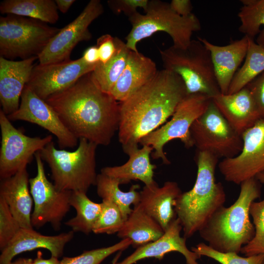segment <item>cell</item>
<instances>
[{
	"mask_svg": "<svg viewBox=\"0 0 264 264\" xmlns=\"http://www.w3.org/2000/svg\"><path fill=\"white\" fill-rule=\"evenodd\" d=\"M250 90L259 109L262 118H264V71L246 86Z\"/></svg>",
	"mask_w": 264,
	"mask_h": 264,
	"instance_id": "cell-40",
	"label": "cell"
},
{
	"mask_svg": "<svg viewBox=\"0 0 264 264\" xmlns=\"http://www.w3.org/2000/svg\"><path fill=\"white\" fill-rule=\"evenodd\" d=\"M21 227L5 200L0 197V249L2 251L18 233Z\"/></svg>",
	"mask_w": 264,
	"mask_h": 264,
	"instance_id": "cell-37",
	"label": "cell"
},
{
	"mask_svg": "<svg viewBox=\"0 0 264 264\" xmlns=\"http://www.w3.org/2000/svg\"><path fill=\"white\" fill-rule=\"evenodd\" d=\"M264 71V47L249 38L247 53L242 66L235 74L229 86L228 94L245 87Z\"/></svg>",
	"mask_w": 264,
	"mask_h": 264,
	"instance_id": "cell-31",
	"label": "cell"
},
{
	"mask_svg": "<svg viewBox=\"0 0 264 264\" xmlns=\"http://www.w3.org/2000/svg\"><path fill=\"white\" fill-rule=\"evenodd\" d=\"M250 215L253 220L255 234L251 240L242 248L241 252L245 256L264 255V198L252 203Z\"/></svg>",
	"mask_w": 264,
	"mask_h": 264,
	"instance_id": "cell-33",
	"label": "cell"
},
{
	"mask_svg": "<svg viewBox=\"0 0 264 264\" xmlns=\"http://www.w3.org/2000/svg\"><path fill=\"white\" fill-rule=\"evenodd\" d=\"M149 2L148 0H109L108 4L114 13L123 12L130 17L137 12L138 8H142L145 11Z\"/></svg>",
	"mask_w": 264,
	"mask_h": 264,
	"instance_id": "cell-38",
	"label": "cell"
},
{
	"mask_svg": "<svg viewBox=\"0 0 264 264\" xmlns=\"http://www.w3.org/2000/svg\"><path fill=\"white\" fill-rule=\"evenodd\" d=\"M0 178L10 177L26 168L33 155L52 141V136L29 137L16 129L0 110Z\"/></svg>",
	"mask_w": 264,
	"mask_h": 264,
	"instance_id": "cell-12",
	"label": "cell"
},
{
	"mask_svg": "<svg viewBox=\"0 0 264 264\" xmlns=\"http://www.w3.org/2000/svg\"><path fill=\"white\" fill-rule=\"evenodd\" d=\"M97 146L80 138L77 149L70 152L56 149L52 141L39 152L49 167L51 178L58 189L87 193L96 184Z\"/></svg>",
	"mask_w": 264,
	"mask_h": 264,
	"instance_id": "cell-5",
	"label": "cell"
},
{
	"mask_svg": "<svg viewBox=\"0 0 264 264\" xmlns=\"http://www.w3.org/2000/svg\"><path fill=\"white\" fill-rule=\"evenodd\" d=\"M34 264H60V261L58 258L51 256L48 259H44L43 257V253L38 251L36 258L33 260Z\"/></svg>",
	"mask_w": 264,
	"mask_h": 264,
	"instance_id": "cell-43",
	"label": "cell"
},
{
	"mask_svg": "<svg viewBox=\"0 0 264 264\" xmlns=\"http://www.w3.org/2000/svg\"><path fill=\"white\" fill-rule=\"evenodd\" d=\"M238 14L239 31L250 39L257 36L256 43L264 47V0H242Z\"/></svg>",
	"mask_w": 264,
	"mask_h": 264,
	"instance_id": "cell-32",
	"label": "cell"
},
{
	"mask_svg": "<svg viewBox=\"0 0 264 264\" xmlns=\"http://www.w3.org/2000/svg\"><path fill=\"white\" fill-rule=\"evenodd\" d=\"M259 181L252 178L242 182L239 196L231 206H222L198 231L212 248L222 252L238 254L253 238L255 228L250 219L252 203L261 195Z\"/></svg>",
	"mask_w": 264,
	"mask_h": 264,
	"instance_id": "cell-3",
	"label": "cell"
},
{
	"mask_svg": "<svg viewBox=\"0 0 264 264\" xmlns=\"http://www.w3.org/2000/svg\"><path fill=\"white\" fill-rule=\"evenodd\" d=\"M191 250L200 257H209L220 264H263L264 262V254L243 257L233 252L218 251L203 242L192 247Z\"/></svg>",
	"mask_w": 264,
	"mask_h": 264,
	"instance_id": "cell-36",
	"label": "cell"
},
{
	"mask_svg": "<svg viewBox=\"0 0 264 264\" xmlns=\"http://www.w3.org/2000/svg\"><path fill=\"white\" fill-rule=\"evenodd\" d=\"M29 179L25 168L10 177L0 179V197L6 202L21 228L32 229L33 200L30 191Z\"/></svg>",
	"mask_w": 264,
	"mask_h": 264,
	"instance_id": "cell-24",
	"label": "cell"
},
{
	"mask_svg": "<svg viewBox=\"0 0 264 264\" xmlns=\"http://www.w3.org/2000/svg\"><path fill=\"white\" fill-rule=\"evenodd\" d=\"M132 244L130 239H123L109 246L84 251L75 257H64L60 261V264H100L111 254L126 249Z\"/></svg>",
	"mask_w": 264,
	"mask_h": 264,
	"instance_id": "cell-35",
	"label": "cell"
},
{
	"mask_svg": "<svg viewBox=\"0 0 264 264\" xmlns=\"http://www.w3.org/2000/svg\"><path fill=\"white\" fill-rule=\"evenodd\" d=\"M196 159L198 169L194 185L180 194L175 207L186 239L198 232L226 200L222 184L216 181L219 158L210 153L198 151Z\"/></svg>",
	"mask_w": 264,
	"mask_h": 264,
	"instance_id": "cell-4",
	"label": "cell"
},
{
	"mask_svg": "<svg viewBox=\"0 0 264 264\" xmlns=\"http://www.w3.org/2000/svg\"><path fill=\"white\" fill-rule=\"evenodd\" d=\"M139 192V205L165 231L177 218L175 207L182 193L177 183L167 181L159 187L156 183L151 186H145Z\"/></svg>",
	"mask_w": 264,
	"mask_h": 264,
	"instance_id": "cell-22",
	"label": "cell"
},
{
	"mask_svg": "<svg viewBox=\"0 0 264 264\" xmlns=\"http://www.w3.org/2000/svg\"><path fill=\"white\" fill-rule=\"evenodd\" d=\"M212 98L202 94H187L179 103L170 120L142 138L139 143L153 149V159H161L164 164H169L164 152L166 144L174 139H179L184 146H194L190 129L195 121L207 109Z\"/></svg>",
	"mask_w": 264,
	"mask_h": 264,
	"instance_id": "cell-9",
	"label": "cell"
},
{
	"mask_svg": "<svg viewBox=\"0 0 264 264\" xmlns=\"http://www.w3.org/2000/svg\"><path fill=\"white\" fill-rule=\"evenodd\" d=\"M121 255V251H119L118 254L114 257L112 261L111 264H116L118 262V260Z\"/></svg>",
	"mask_w": 264,
	"mask_h": 264,
	"instance_id": "cell-47",
	"label": "cell"
},
{
	"mask_svg": "<svg viewBox=\"0 0 264 264\" xmlns=\"http://www.w3.org/2000/svg\"><path fill=\"white\" fill-rule=\"evenodd\" d=\"M83 60L90 65H96L99 62V55L96 45L90 46L84 52Z\"/></svg>",
	"mask_w": 264,
	"mask_h": 264,
	"instance_id": "cell-42",
	"label": "cell"
},
{
	"mask_svg": "<svg viewBox=\"0 0 264 264\" xmlns=\"http://www.w3.org/2000/svg\"><path fill=\"white\" fill-rule=\"evenodd\" d=\"M92 72L45 101L78 139L108 146L118 130L119 102L100 88Z\"/></svg>",
	"mask_w": 264,
	"mask_h": 264,
	"instance_id": "cell-1",
	"label": "cell"
},
{
	"mask_svg": "<svg viewBox=\"0 0 264 264\" xmlns=\"http://www.w3.org/2000/svg\"><path fill=\"white\" fill-rule=\"evenodd\" d=\"M255 178L259 183L264 184V171L258 174Z\"/></svg>",
	"mask_w": 264,
	"mask_h": 264,
	"instance_id": "cell-46",
	"label": "cell"
},
{
	"mask_svg": "<svg viewBox=\"0 0 264 264\" xmlns=\"http://www.w3.org/2000/svg\"><path fill=\"white\" fill-rule=\"evenodd\" d=\"M190 133L198 151L210 153L218 158L234 157L242 150V136L229 124L212 99L192 124Z\"/></svg>",
	"mask_w": 264,
	"mask_h": 264,
	"instance_id": "cell-10",
	"label": "cell"
},
{
	"mask_svg": "<svg viewBox=\"0 0 264 264\" xmlns=\"http://www.w3.org/2000/svg\"><path fill=\"white\" fill-rule=\"evenodd\" d=\"M188 94L181 77L163 69L147 84L119 102L118 136L122 146L138 145L163 125Z\"/></svg>",
	"mask_w": 264,
	"mask_h": 264,
	"instance_id": "cell-2",
	"label": "cell"
},
{
	"mask_svg": "<svg viewBox=\"0 0 264 264\" xmlns=\"http://www.w3.org/2000/svg\"><path fill=\"white\" fill-rule=\"evenodd\" d=\"M99 55V63L105 64L113 56L116 50L114 37L106 34L97 40L96 44Z\"/></svg>",
	"mask_w": 264,
	"mask_h": 264,
	"instance_id": "cell-39",
	"label": "cell"
},
{
	"mask_svg": "<svg viewBox=\"0 0 264 264\" xmlns=\"http://www.w3.org/2000/svg\"><path fill=\"white\" fill-rule=\"evenodd\" d=\"M145 14L138 12L129 17L132 28L125 38L126 45L132 51L138 52L137 43L157 32H164L172 38L174 46L187 47L195 32L201 29V24L193 13L189 16L178 15L170 3L159 0H149Z\"/></svg>",
	"mask_w": 264,
	"mask_h": 264,
	"instance_id": "cell-6",
	"label": "cell"
},
{
	"mask_svg": "<svg viewBox=\"0 0 264 264\" xmlns=\"http://www.w3.org/2000/svg\"><path fill=\"white\" fill-rule=\"evenodd\" d=\"M104 12L99 0H91L70 23L60 29L38 56L39 64L59 63L70 59L71 53L80 42L92 38L89 25Z\"/></svg>",
	"mask_w": 264,
	"mask_h": 264,
	"instance_id": "cell-14",
	"label": "cell"
},
{
	"mask_svg": "<svg viewBox=\"0 0 264 264\" xmlns=\"http://www.w3.org/2000/svg\"><path fill=\"white\" fill-rule=\"evenodd\" d=\"M70 205L76 214L65 224L74 232H80L87 235L92 232L102 211V202L92 201L86 192L72 191Z\"/></svg>",
	"mask_w": 264,
	"mask_h": 264,
	"instance_id": "cell-30",
	"label": "cell"
},
{
	"mask_svg": "<svg viewBox=\"0 0 264 264\" xmlns=\"http://www.w3.org/2000/svg\"><path fill=\"white\" fill-rule=\"evenodd\" d=\"M157 71L151 58L131 50L126 66L110 94L117 101H123L150 82Z\"/></svg>",
	"mask_w": 264,
	"mask_h": 264,
	"instance_id": "cell-25",
	"label": "cell"
},
{
	"mask_svg": "<svg viewBox=\"0 0 264 264\" xmlns=\"http://www.w3.org/2000/svg\"><path fill=\"white\" fill-rule=\"evenodd\" d=\"M58 8L53 0H5L0 2V12L54 24L59 19Z\"/></svg>",
	"mask_w": 264,
	"mask_h": 264,
	"instance_id": "cell-27",
	"label": "cell"
},
{
	"mask_svg": "<svg viewBox=\"0 0 264 264\" xmlns=\"http://www.w3.org/2000/svg\"><path fill=\"white\" fill-rule=\"evenodd\" d=\"M159 52L164 69L181 77L188 94H202L212 98L221 93L210 53L198 39L192 40L185 48L172 45Z\"/></svg>",
	"mask_w": 264,
	"mask_h": 264,
	"instance_id": "cell-7",
	"label": "cell"
},
{
	"mask_svg": "<svg viewBox=\"0 0 264 264\" xmlns=\"http://www.w3.org/2000/svg\"><path fill=\"white\" fill-rule=\"evenodd\" d=\"M60 30L27 17L12 14L0 17V56L8 60L38 57Z\"/></svg>",
	"mask_w": 264,
	"mask_h": 264,
	"instance_id": "cell-8",
	"label": "cell"
},
{
	"mask_svg": "<svg viewBox=\"0 0 264 264\" xmlns=\"http://www.w3.org/2000/svg\"><path fill=\"white\" fill-rule=\"evenodd\" d=\"M102 204V211L92 232L109 235L117 233L125 221L121 210L110 200L103 199Z\"/></svg>",
	"mask_w": 264,
	"mask_h": 264,
	"instance_id": "cell-34",
	"label": "cell"
},
{
	"mask_svg": "<svg viewBox=\"0 0 264 264\" xmlns=\"http://www.w3.org/2000/svg\"><path fill=\"white\" fill-rule=\"evenodd\" d=\"M263 264H264V263H263Z\"/></svg>",
	"mask_w": 264,
	"mask_h": 264,
	"instance_id": "cell-48",
	"label": "cell"
},
{
	"mask_svg": "<svg viewBox=\"0 0 264 264\" xmlns=\"http://www.w3.org/2000/svg\"><path fill=\"white\" fill-rule=\"evenodd\" d=\"M58 9L62 13H66L67 12L72 4L75 1V0H55Z\"/></svg>",
	"mask_w": 264,
	"mask_h": 264,
	"instance_id": "cell-44",
	"label": "cell"
},
{
	"mask_svg": "<svg viewBox=\"0 0 264 264\" xmlns=\"http://www.w3.org/2000/svg\"><path fill=\"white\" fill-rule=\"evenodd\" d=\"M122 149L128 155V160L122 165L104 167L101 173L118 179L121 184L132 180H140L147 186L156 183L153 178L156 166L151 163L150 158L153 148L149 146L139 148L138 145H130L122 146Z\"/></svg>",
	"mask_w": 264,
	"mask_h": 264,
	"instance_id": "cell-23",
	"label": "cell"
},
{
	"mask_svg": "<svg viewBox=\"0 0 264 264\" xmlns=\"http://www.w3.org/2000/svg\"><path fill=\"white\" fill-rule=\"evenodd\" d=\"M242 148L236 156L218 164L225 180L241 184L264 171V118H261L242 134Z\"/></svg>",
	"mask_w": 264,
	"mask_h": 264,
	"instance_id": "cell-13",
	"label": "cell"
},
{
	"mask_svg": "<svg viewBox=\"0 0 264 264\" xmlns=\"http://www.w3.org/2000/svg\"><path fill=\"white\" fill-rule=\"evenodd\" d=\"M9 264H34L33 260L30 258H22L11 262Z\"/></svg>",
	"mask_w": 264,
	"mask_h": 264,
	"instance_id": "cell-45",
	"label": "cell"
},
{
	"mask_svg": "<svg viewBox=\"0 0 264 264\" xmlns=\"http://www.w3.org/2000/svg\"><path fill=\"white\" fill-rule=\"evenodd\" d=\"M198 39L209 51L220 92L227 94L235 74L245 59L249 38L244 36L241 39L231 41L225 45L214 44L200 37H198Z\"/></svg>",
	"mask_w": 264,
	"mask_h": 264,
	"instance_id": "cell-19",
	"label": "cell"
},
{
	"mask_svg": "<svg viewBox=\"0 0 264 264\" xmlns=\"http://www.w3.org/2000/svg\"><path fill=\"white\" fill-rule=\"evenodd\" d=\"M7 116L10 121H25L47 130L56 137L61 149L73 148L79 143V139L65 126L52 107L26 85L19 108Z\"/></svg>",
	"mask_w": 264,
	"mask_h": 264,
	"instance_id": "cell-16",
	"label": "cell"
},
{
	"mask_svg": "<svg viewBox=\"0 0 264 264\" xmlns=\"http://www.w3.org/2000/svg\"><path fill=\"white\" fill-rule=\"evenodd\" d=\"M212 99L229 124L241 136L262 118L256 103L246 87L233 94L220 93Z\"/></svg>",
	"mask_w": 264,
	"mask_h": 264,
	"instance_id": "cell-20",
	"label": "cell"
},
{
	"mask_svg": "<svg viewBox=\"0 0 264 264\" xmlns=\"http://www.w3.org/2000/svg\"><path fill=\"white\" fill-rule=\"evenodd\" d=\"M96 66L87 64L82 57L56 63L39 64L34 66L26 86L45 100L72 86L83 76L93 71Z\"/></svg>",
	"mask_w": 264,
	"mask_h": 264,
	"instance_id": "cell-15",
	"label": "cell"
},
{
	"mask_svg": "<svg viewBox=\"0 0 264 264\" xmlns=\"http://www.w3.org/2000/svg\"><path fill=\"white\" fill-rule=\"evenodd\" d=\"M37 172L29 179V188L34 209L31 216L33 227H42L50 223L58 231L61 222L69 212L72 191L58 189L47 178L39 152L35 154Z\"/></svg>",
	"mask_w": 264,
	"mask_h": 264,
	"instance_id": "cell-11",
	"label": "cell"
},
{
	"mask_svg": "<svg viewBox=\"0 0 264 264\" xmlns=\"http://www.w3.org/2000/svg\"><path fill=\"white\" fill-rule=\"evenodd\" d=\"M164 232L160 225L138 204L134 206L117 236L122 239H130L132 245L137 248L155 241Z\"/></svg>",
	"mask_w": 264,
	"mask_h": 264,
	"instance_id": "cell-26",
	"label": "cell"
},
{
	"mask_svg": "<svg viewBox=\"0 0 264 264\" xmlns=\"http://www.w3.org/2000/svg\"><path fill=\"white\" fill-rule=\"evenodd\" d=\"M74 232L70 231L55 236L43 235L33 228H21L16 236L2 251L0 264H9L17 255L38 248L50 251L51 256H62L66 245L73 239Z\"/></svg>",
	"mask_w": 264,
	"mask_h": 264,
	"instance_id": "cell-21",
	"label": "cell"
},
{
	"mask_svg": "<svg viewBox=\"0 0 264 264\" xmlns=\"http://www.w3.org/2000/svg\"><path fill=\"white\" fill-rule=\"evenodd\" d=\"M170 5L172 9L179 16L187 17L192 14L193 5L189 0H172Z\"/></svg>",
	"mask_w": 264,
	"mask_h": 264,
	"instance_id": "cell-41",
	"label": "cell"
},
{
	"mask_svg": "<svg viewBox=\"0 0 264 264\" xmlns=\"http://www.w3.org/2000/svg\"><path fill=\"white\" fill-rule=\"evenodd\" d=\"M34 56L21 61L0 57V110L8 115L19 108L22 91L30 77L35 60Z\"/></svg>",
	"mask_w": 264,
	"mask_h": 264,
	"instance_id": "cell-17",
	"label": "cell"
},
{
	"mask_svg": "<svg viewBox=\"0 0 264 264\" xmlns=\"http://www.w3.org/2000/svg\"><path fill=\"white\" fill-rule=\"evenodd\" d=\"M119 180L102 173L97 175L95 185L97 193L102 200H110L120 209L125 220L132 209L130 207L140 202V192L137 190L140 187L138 184L132 185L129 191L124 192L119 188Z\"/></svg>",
	"mask_w": 264,
	"mask_h": 264,
	"instance_id": "cell-28",
	"label": "cell"
},
{
	"mask_svg": "<svg viewBox=\"0 0 264 264\" xmlns=\"http://www.w3.org/2000/svg\"><path fill=\"white\" fill-rule=\"evenodd\" d=\"M182 229L180 221L177 218L161 237L137 247L133 253L116 264H134L141 260L150 258L161 260L171 252H177L183 255L186 264H199L197 260L201 257L188 248L186 239L180 236Z\"/></svg>",
	"mask_w": 264,
	"mask_h": 264,
	"instance_id": "cell-18",
	"label": "cell"
},
{
	"mask_svg": "<svg viewBox=\"0 0 264 264\" xmlns=\"http://www.w3.org/2000/svg\"><path fill=\"white\" fill-rule=\"evenodd\" d=\"M114 39L116 50L112 57L105 64L99 62L92 72L100 88L109 94L124 70L131 51L126 43L117 37Z\"/></svg>",
	"mask_w": 264,
	"mask_h": 264,
	"instance_id": "cell-29",
	"label": "cell"
}]
</instances>
